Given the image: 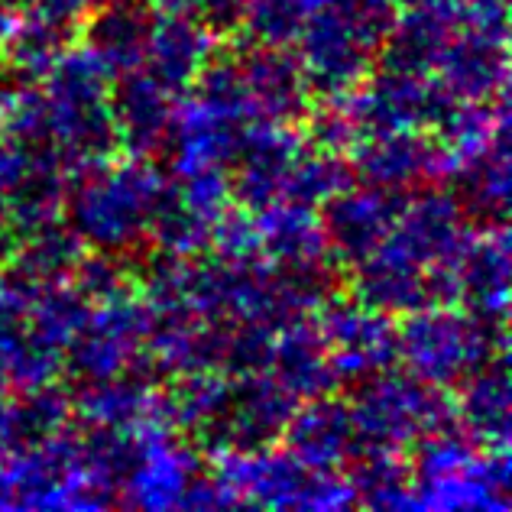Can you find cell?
Listing matches in <instances>:
<instances>
[{
	"label": "cell",
	"mask_w": 512,
	"mask_h": 512,
	"mask_svg": "<svg viewBox=\"0 0 512 512\" xmlns=\"http://www.w3.org/2000/svg\"><path fill=\"white\" fill-rule=\"evenodd\" d=\"M166 179L150 159H104L69 175L65 211L85 247L107 253H137L150 244V221Z\"/></svg>",
	"instance_id": "1"
},
{
	"label": "cell",
	"mask_w": 512,
	"mask_h": 512,
	"mask_svg": "<svg viewBox=\"0 0 512 512\" xmlns=\"http://www.w3.org/2000/svg\"><path fill=\"white\" fill-rule=\"evenodd\" d=\"M396 20V0H321L302 23L299 62L312 94L344 98L380 65V49Z\"/></svg>",
	"instance_id": "2"
},
{
	"label": "cell",
	"mask_w": 512,
	"mask_h": 512,
	"mask_svg": "<svg viewBox=\"0 0 512 512\" xmlns=\"http://www.w3.org/2000/svg\"><path fill=\"white\" fill-rule=\"evenodd\" d=\"M49 111V150L65 172H82L117 150L111 124V75L85 46H69L39 82Z\"/></svg>",
	"instance_id": "3"
},
{
	"label": "cell",
	"mask_w": 512,
	"mask_h": 512,
	"mask_svg": "<svg viewBox=\"0 0 512 512\" xmlns=\"http://www.w3.org/2000/svg\"><path fill=\"white\" fill-rule=\"evenodd\" d=\"M506 325L487 321L464 305H428L396 328V360L419 380L451 389L490 360L506 357Z\"/></svg>",
	"instance_id": "4"
},
{
	"label": "cell",
	"mask_w": 512,
	"mask_h": 512,
	"mask_svg": "<svg viewBox=\"0 0 512 512\" xmlns=\"http://www.w3.org/2000/svg\"><path fill=\"white\" fill-rule=\"evenodd\" d=\"M214 480L234 506L334 512L354 506V493L341 470H315L289 448L221 451L214 454Z\"/></svg>",
	"instance_id": "5"
},
{
	"label": "cell",
	"mask_w": 512,
	"mask_h": 512,
	"mask_svg": "<svg viewBox=\"0 0 512 512\" xmlns=\"http://www.w3.org/2000/svg\"><path fill=\"white\" fill-rule=\"evenodd\" d=\"M360 448L406 451L415 441L454 422V402L444 389L393 367L360 380L347 399Z\"/></svg>",
	"instance_id": "6"
},
{
	"label": "cell",
	"mask_w": 512,
	"mask_h": 512,
	"mask_svg": "<svg viewBox=\"0 0 512 512\" xmlns=\"http://www.w3.org/2000/svg\"><path fill=\"white\" fill-rule=\"evenodd\" d=\"M150 312L137 289L120 292L107 302H94L85 328L65 347V363L78 383L107 380L146 357L150 341Z\"/></svg>",
	"instance_id": "7"
},
{
	"label": "cell",
	"mask_w": 512,
	"mask_h": 512,
	"mask_svg": "<svg viewBox=\"0 0 512 512\" xmlns=\"http://www.w3.org/2000/svg\"><path fill=\"white\" fill-rule=\"evenodd\" d=\"M360 137L396 130H435L454 98L431 75H406L393 69L370 72L344 98Z\"/></svg>",
	"instance_id": "8"
},
{
	"label": "cell",
	"mask_w": 512,
	"mask_h": 512,
	"mask_svg": "<svg viewBox=\"0 0 512 512\" xmlns=\"http://www.w3.org/2000/svg\"><path fill=\"white\" fill-rule=\"evenodd\" d=\"M137 431V457L120 483L117 506L185 509L201 470V454L185 444L169 422H146Z\"/></svg>",
	"instance_id": "9"
},
{
	"label": "cell",
	"mask_w": 512,
	"mask_h": 512,
	"mask_svg": "<svg viewBox=\"0 0 512 512\" xmlns=\"http://www.w3.org/2000/svg\"><path fill=\"white\" fill-rule=\"evenodd\" d=\"M315 328L328 347L338 380L360 383L396 363L393 318L360 305L354 295L328 292L315 308Z\"/></svg>",
	"instance_id": "10"
},
{
	"label": "cell",
	"mask_w": 512,
	"mask_h": 512,
	"mask_svg": "<svg viewBox=\"0 0 512 512\" xmlns=\"http://www.w3.org/2000/svg\"><path fill=\"white\" fill-rule=\"evenodd\" d=\"M470 234H474V227H470V218L451 188L425 185L412 198H406L380 250L396 253L428 273L435 266L461 263Z\"/></svg>",
	"instance_id": "11"
},
{
	"label": "cell",
	"mask_w": 512,
	"mask_h": 512,
	"mask_svg": "<svg viewBox=\"0 0 512 512\" xmlns=\"http://www.w3.org/2000/svg\"><path fill=\"white\" fill-rule=\"evenodd\" d=\"M305 146L308 137L295 130V124H273V120H250V124H244L231 169H227L234 205L260 211L279 201L286 175Z\"/></svg>",
	"instance_id": "12"
},
{
	"label": "cell",
	"mask_w": 512,
	"mask_h": 512,
	"mask_svg": "<svg viewBox=\"0 0 512 512\" xmlns=\"http://www.w3.org/2000/svg\"><path fill=\"white\" fill-rule=\"evenodd\" d=\"M357 182L389 192H419L425 185L448 179V159L441 143L425 130H396L360 137L347 150Z\"/></svg>",
	"instance_id": "13"
},
{
	"label": "cell",
	"mask_w": 512,
	"mask_h": 512,
	"mask_svg": "<svg viewBox=\"0 0 512 512\" xmlns=\"http://www.w3.org/2000/svg\"><path fill=\"white\" fill-rule=\"evenodd\" d=\"M406 198V192H389V188H376L367 182H354L344 192L328 198L318 214L321 227H325L331 263L350 269L360 260H367L393 231Z\"/></svg>",
	"instance_id": "14"
},
{
	"label": "cell",
	"mask_w": 512,
	"mask_h": 512,
	"mask_svg": "<svg viewBox=\"0 0 512 512\" xmlns=\"http://www.w3.org/2000/svg\"><path fill=\"white\" fill-rule=\"evenodd\" d=\"M295 409V399L282 389L266 370L231 376V396L218 428L205 441V451H256L269 448L282 438L289 425V415Z\"/></svg>",
	"instance_id": "15"
},
{
	"label": "cell",
	"mask_w": 512,
	"mask_h": 512,
	"mask_svg": "<svg viewBox=\"0 0 512 512\" xmlns=\"http://www.w3.org/2000/svg\"><path fill=\"white\" fill-rule=\"evenodd\" d=\"M237 69L244 78L253 120L302 124L308 107H312V85H308L299 56L289 46H244L237 52Z\"/></svg>",
	"instance_id": "16"
},
{
	"label": "cell",
	"mask_w": 512,
	"mask_h": 512,
	"mask_svg": "<svg viewBox=\"0 0 512 512\" xmlns=\"http://www.w3.org/2000/svg\"><path fill=\"white\" fill-rule=\"evenodd\" d=\"M107 104H111L117 150H124L133 159H156L166 153L175 94L159 85L150 72L133 69L127 75H117Z\"/></svg>",
	"instance_id": "17"
},
{
	"label": "cell",
	"mask_w": 512,
	"mask_h": 512,
	"mask_svg": "<svg viewBox=\"0 0 512 512\" xmlns=\"http://www.w3.org/2000/svg\"><path fill=\"white\" fill-rule=\"evenodd\" d=\"M244 124L211 111L192 94H182L175 101L172 130H169V163L175 179L185 175L208 172V169H231V159L237 153V140Z\"/></svg>",
	"instance_id": "18"
},
{
	"label": "cell",
	"mask_w": 512,
	"mask_h": 512,
	"mask_svg": "<svg viewBox=\"0 0 512 512\" xmlns=\"http://www.w3.org/2000/svg\"><path fill=\"white\" fill-rule=\"evenodd\" d=\"M431 78L451 94L454 101H493L506 94L509 56L506 39L487 33L461 30L457 26L448 46L441 49Z\"/></svg>",
	"instance_id": "19"
},
{
	"label": "cell",
	"mask_w": 512,
	"mask_h": 512,
	"mask_svg": "<svg viewBox=\"0 0 512 512\" xmlns=\"http://www.w3.org/2000/svg\"><path fill=\"white\" fill-rule=\"evenodd\" d=\"M211 56L214 33L208 26H201L192 13H159V17H153L143 72H150L175 98H182L192 88V82Z\"/></svg>",
	"instance_id": "20"
},
{
	"label": "cell",
	"mask_w": 512,
	"mask_h": 512,
	"mask_svg": "<svg viewBox=\"0 0 512 512\" xmlns=\"http://www.w3.org/2000/svg\"><path fill=\"white\" fill-rule=\"evenodd\" d=\"M286 448L315 470H344L360 451L357 428L344 399L315 396L302 409H292L289 425L282 431Z\"/></svg>",
	"instance_id": "21"
},
{
	"label": "cell",
	"mask_w": 512,
	"mask_h": 512,
	"mask_svg": "<svg viewBox=\"0 0 512 512\" xmlns=\"http://www.w3.org/2000/svg\"><path fill=\"white\" fill-rule=\"evenodd\" d=\"M461 305L487 321L506 325L509 312V231L506 224H483L474 231L457 263Z\"/></svg>",
	"instance_id": "22"
},
{
	"label": "cell",
	"mask_w": 512,
	"mask_h": 512,
	"mask_svg": "<svg viewBox=\"0 0 512 512\" xmlns=\"http://www.w3.org/2000/svg\"><path fill=\"white\" fill-rule=\"evenodd\" d=\"M457 30L454 0H428L409 4L406 13H396L380 49V65L406 75H431L441 49Z\"/></svg>",
	"instance_id": "23"
},
{
	"label": "cell",
	"mask_w": 512,
	"mask_h": 512,
	"mask_svg": "<svg viewBox=\"0 0 512 512\" xmlns=\"http://www.w3.org/2000/svg\"><path fill=\"white\" fill-rule=\"evenodd\" d=\"M512 490L509 448H480L464 474H457L435 487L412 490L409 509L435 512H506Z\"/></svg>",
	"instance_id": "24"
},
{
	"label": "cell",
	"mask_w": 512,
	"mask_h": 512,
	"mask_svg": "<svg viewBox=\"0 0 512 512\" xmlns=\"http://www.w3.org/2000/svg\"><path fill=\"white\" fill-rule=\"evenodd\" d=\"M150 23V7L137 4V0H107L98 10L91 7L78 36L85 39L82 46L104 65V72L117 78L143 69Z\"/></svg>",
	"instance_id": "25"
},
{
	"label": "cell",
	"mask_w": 512,
	"mask_h": 512,
	"mask_svg": "<svg viewBox=\"0 0 512 512\" xmlns=\"http://www.w3.org/2000/svg\"><path fill=\"white\" fill-rule=\"evenodd\" d=\"M350 269H354V276H350V295L360 305L373 308V312L389 318H406L431 305L428 273L396 253L376 247L367 260H360Z\"/></svg>",
	"instance_id": "26"
},
{
	"label": "cell",
	"mask_w": 512,
	"mask_h": 512,
	"mask_svg": "<svg viewBox=\"0 0 512 512\" xmlns=\"http://www.w3.org/2000/svg\"><path fill=\"white\" fill-rule=\"evenodd\" d=\"M65 192H69V172L46 146L36 166L7 195H0V221H4L10 244L62 221Z\"/></svg>",
	"instance_id": "27"
},
{
	"label": "cell",
	"mask_w": 512,
	"mask_h": 512,
	"mask_svg": "<svg viewBox=\"0 0 512 512\" xmlns=\"http://www.w3.org/2000/svg\"><path fill=\"white\" fill-rule=\"evenodd\" d=\"M266 373L273 376L295 402L328 396L331 389L341 383L338 373L331 367L328 347L321 341L315 321H305V318L276 331Z\"/></svg>",
	"instance_id": "28"
},
{
	"label": "cell",
	"mask_w": 512,
	"mask_h": 512,
	"mask_svg": "<svg viewBox=\"0 0 512 512\" xmlns=\"http://www.w3.org/2000/svg\"><path fill=\"white\" fill-rule=\"evenodd\" d=\"M454 422L461 425L480 448H509L512 435V396L506 357L490 360L470 373L454 399Z\"/></svg>",
	"instance_id": "29"
},
{
	"label": "cell",
	"mask_w": 512,
	"mask_h": 512,
	"mask_svg": "<svg viewBox=\"0 0 512 512\" xmlns=\"http://www.w3.org/2000/svg\"><path fill=\"white\" fill-rule=\"evenodd\" d=\"M253 218L256 231H260V250L269 260L286 266L331 263L318 208L279 198L273 205L253 211Z\"/></svg>",
	"instance_id": "30"
},
{
	"label": "cell",
	"mask_w": 512,
	"mask_h": 512,
	"mask_svg": "<svg viewBox=\"0 0 512 512\" xmlns=\"http://www.w3.org/2000/svg\"><path fill=\"white\" fill-rule=\"evenodd\" d=\"M454 198L470 221L477 224H506L509 214V130L500 133L477 156L464 159L451 169Z\"/></svg>",
	"instance_id": "31"
},
{
	"label": "cell",
	"mask_w": 512,
	"mask_h": 512,
	"mask_svg": "<svg viewBox=\"0 0 512 512\" xmlns=\"http://www.w3.org/2000/svg\"><path fill=\"white\" fill-rule=\"evenodd\" d=\"M344 477L354 493V506L409 509L412 503V467L402 451L360 448L347 461Z\"/></svg>",
	"instance_id": "32"
},
{
	"label": "cell",
	"mask_w": 512,
	"mask_h": 512,
	"mask_svg": "<svg viewBox=\"0 0 512 512\" xmlns=\"http://www.w3.org/2000/svg\"><path fill=\"white\" fill-rule=\"evenodd\" d=\"M62 367L65 354L39 338L30 321L0 315V376L7 389L23 393V389L52 383Z\"/></svg>",
	"instance_id": "33"
},
{
	"label": "cell",
	"mask_w": 512,
	"mask_h": 512,
	"mask_svg": "<svg viewBox=\"0 0 512 512\" xmlns=\"http://www.w3.org/2000/svg\"><path fill=\"white\" fill-rule=\"evenodd\" d=\"M10 250H13L10 266L17 269V273H23L26 279L46 286V282L72 279L75 266L85 253V244L69 224L56 221V224L43 227V231L10 244Z\"/></svg>",
	"instance_id": "34"
},
{
	"label": "cell",
	"mask_w": 512,
	"mask_h": 512,
	"mask_svg": "<svg viewBox=\"0 0 512 512\" xmlns=\"http://www.w3.org/2000/svg\"><path fill=\"white\" fill-rule=\"evenodd\" d=\"M72 46V36L36 17H20L0 46V62L13 82H43L56 59Z\"/></svg>",
	"instance_id": "35"
},
{
	"label": "cell",
	"mask_w": 512,
	"mask_h": 512,
	"mask_svg": "<svg viewBox=\"0 0 512 512\" xmlns=\"http://www.w3.org/2000/svg\"><path fill=\"white\" fill-rule=\"evenodd\" d=\"M218 218H208L179 195L175 182H166L150 221V244L175 256H201L211 247V227Z\"/></svg>",
	"instance_id": "36"
},
{
	"label": "cell",
	"mask_w": 512,
	"mask_h": 512,
	"mask_svg": "<svg viewBox=\"0 0 512 512\" xmlns=\"http://www.w3.org/2000/svg\"><path fill=\"white\" fill-rule=\"evenodd\" d=\"M354 182H357V175L350 169L347 153L318 150V146L308 143L302 156L295 159V166L289 169L279 198L299 201V205H308V208H321L328 198L344 192V188H350Z\"/></svg>",
	"instance_id": "37"
},
{
	"label": "cell",
	"mask_w": 512,
	"mask_h": 512,
	"mask_svg": "<svg viewBox=\"0 0 512 512\" xmlns=\"http://www.w3.org/2000/svg\"><path fill=\"white\" fill-rule=\"evenodd\" d=\"M88 315H91V302L75 289L72 279H65V282H46V286H39L30 312H26V321H30L39 338H46L52 347H59L65 354V347L85 328Z\"/></svg>",
	"instance_id": "38"
},
{
	"label": "cell",
	"mask_w": 512,
	"mask_h": 512,
	"mask_svg": "<svg viewBox=\"0 0 512 512\" xmlns=\"http://www.w3.org/2000/svg\"><path fill=\"white\" fill-rule=\"evenodd\" d=\"M10 406H13V419H17L20 448L59 435V431L72 425V415H75L72 393L56 386V380L33 386V389H23L20 399H13Z\"/></svg>",
	"instance_id": "39"
},
{
	"label": "cell",
	"mask_w": 512,
	"mask_h": 512,
	"mask_svg": "<svg viewBox=\"0 0 512 512\" xmlns=\"http://www.w3.org/2000/svg\"><path fill=\"white\" fill-rule=\"evenodd\" d=\"M0 137L49 146V111L39 82L0 85Z\"/></svg>",
	"instance_id": "40"
},
{
	"label": "cell",
	"mask_w": 512,
	"mask_h": 512,
	"mask_svg": "<svg viewBox=\"0 0 512 512\" xmlns=\"http://www.w3.org/2000/svg\"><path fill=\"white\" fill-rule=\"evenodd\" d=\"M308 10L312 0H247L244 30L253 36V43L289 46L299 36Z\"/></svg>",
	"instance_id": "41"
},
{
	"label": "cell",
	"mask_w": 512,
	"mask_h": 512,
	"mask_svg": "<svg viewBox=\"0 0 512 512\" xmlns=\"http://www.w3.org/2000/svg\"><path fill=\"white\" fill-rule=\"evenodd\" d=\"M72 282L91 305L107 302V299H114V295L133 289V279L127 273L124 256L107 253V250H91V253L85 250L72 273Z\"/></svg>",
	"instance_id": "42"
},
{
	"label": "cell",
	"mask_w": 512,
	"mask_h": 512,
	"mask_svg": "<svg viewBox=\"0 0 512 512\" xmlns=\"http://www.w3.org/2000/svg\"><path fill=\"white\" fill-rule=\"evenodd\" d=\"M305 124H308L305 137L318 150L347 153L360 140V130L341 98H321L318 107H308Z\"/></svg>",
	"instance_id": "43"
},
{
	"label": "cell",
	"mask_w": 512,
	"mask_h": 512,
	"mask_svg": "<svg viewBox=\"0 0 512 512\" xmlns=\"http://www.w3.org/2000/svg\"><path fill=\"white\" fill-rule=\"evenodd\" d=\"M208 250L218 256V260H247V256L263 253L253 211L240 208V205L224 208L211 227V247Z\"/></svg>",
	"instance_id": "44"
},
{
	"label": "cell",
	"mask_w": 512,
	"mask_h": 512,
	"mask_svg": "<svg viewBox=\"0 0 512 512\" xmlns=\"http://www.w3.org/2000/svg\"><path fill=\"white\" fill-rule=\"evenodd\" d=\"M20 4H23L26 17L43 20L75 39L78 30H82L85 17L94 7V0H20Z\"/></svg>",
	"instance_id": "45"
},
{
	"label": "cell",
	"mask_w": 512,
	"mask_h": 512,
	"mask_svg": "<svg viewBox=\"0 0 512 512\" xmlns=\"http://www.w3.org/2000/svg\"><path fill=\"white\" fill-rule=\"evenodd\" d=\"M188 13L214 36H234L244 30L247 0H192Z\"/></svg>",
	"instance_id": "46"
},
{
	"label": "cell",
	"mask_w": 512,
	"mask_h": 512,
	"mask_svg": "<svg viewBox=\"0 0 512 512\" xmlns=\"http://www.w3.org/2000/svg\"><path fill=\"white\" fill-rule=\"evenodd\" d=\"M46 146H30L10 137H0V195H7L26 172L36 166V159L43 156Z\"/></svg>",
	"instance_id": "47"
},
{
	"label": "cell",
	"mask_w": 512,
	"mask_h": 512,
	"mask_svg": "<svg viewBox=\"0 0 512 512\" xmlns=\"http://www.w3.org/2000/svg\"><path fill=\"white\" fill-rule=\"evenodd\" d=\"M20 448V435H17V419H13V406L7 399H0V461Z\"/></svg>",
	"instance_id": "48"
},
{
	"label": "cell",
	"mask_w": 512,
	"mask_h": 512,
	"mask_svg": "<svg viewBox=\"0 0 512 512\" xmlns=\"http://www.w3.org/2000/svg\"><path fill=\"white\" fill-rule=\"evenodd\" d=\"M20 17H23L20 0H0V46H4V39L13 33V26L20 23Z\"/></svg>",
	"instance_id": "49"
},
{
	"label": "cell",
	"mask_w": 512,
	"mask_h": 512,
	"mask_svg": "<svg viewBox=\"0 0 512 512\" xmlns=\"http://www.w3.org/2000/svg\"><path fill=\"white\" fill-rule=\"evenodd\" d=\"M10 250V237H7V231H4V221H0V256H4Z\"/></svg>",
	"instance_id": "50"
},
{
	"label": "cell",
	"mask_w": 512,
	"mask_h": 512,
	"mask_svg": "<svg viewBox=\"0 0 512 512\" xmlns=\"http://www.w3.org/2000/svg\"><path fill=\"white\" fill-rule=\"evenodd\" d=\"M396 4H399V0H396ZM402 4H428V0H402Z\"/></svg>",
	"instance_id": "51"
},
{
	"label": "cell",
	"mask_w": 512,
	"mask_h": 512,
	"mask_svg": "<svg viewBox=\"0 0 512 512\" xmlns=\"http://www.w3.org/2000/svg\"><path fill=\"white\" fill-rule=\"evenodd\" d=\"M0 85H4V62H0Z\"/></svg>",
	"instance_id": "52"
},
{
	"label": "cell",
	"mask_w": 512,
	"mask_h": 512,
	"mask_svg": "<svg viewBox=\"0 0 512 512\" xmlns=\"http://www.w3.org/2000/svg\"><path fill=\"white\" fill-rule=\"evenodd\" d=\"M94 4H107V0H94Z\"/></svg>",
	"instance_id": "53"
}]
</instances>
